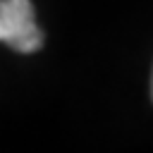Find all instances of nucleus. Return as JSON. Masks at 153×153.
Returning a JSON list of instances; mask_svg holds the SVG:
<instances>
[{
	"instance_id": "nucleus-1",
	"label": "nucleus",
	"mask_w": 153,
	"mask_h": 153,
	"mask_svg": "<svg viewBox=\"0 0 153 153\" xmlns=\"http://www.w3.org/2000/svg\"><path fill=\"white\" fill-rule=\"evenodd\" d=\"M0 43L17 53H36L43 45L31 0H0Z\"/></svg>"
},
{
	"instance_id": "nucleus-2",
	"label": "nucleus",
	"mask_w": 153,
	"mask_h": 153,
	"mask_svg": "<svg viewBox=\"0 0 153 153\" xmlns=\"http://www.w3.org/2000/svg\"><path fill=\"white\" fill-rule=\"evenodd\" d=\"M151 98H153V76H151Z\"/></svg>"
}]
</instances>
